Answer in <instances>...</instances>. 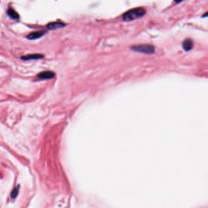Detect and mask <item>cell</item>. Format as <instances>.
<instances>
[{
    "instance_id": "4",
    "label": "cell",
    "mask_w": 208,
    "mask_h": 208,
    "mask_svg": "<svg viewBox=\"0 0 208 208\" xmlns=\"http://www.w3.org/2000/svg\"><path fill=\"white\" fill-rule=\"evenodd\" d=\"M44 57V56L42 54H30V55H27L23 56L21 57V59L24 60H34V59H42Z\"/></svg>"
},
{
    "instance_id": "1",
    "label": "cell",
    "mask_w": 208,
    "mask_h": 208,
    "mask_svg": "<svg viewBox=\"0 0 208 208\" xmlns=\"http://www.w3.org/2000/svg\"><path fill=\"white\" fill-rule=\"evenodd\" d=\"M145 13L146 10L143 7H137V8L129 10L123 13L122 18L123 20L125 21H133L143 17Z\"/></svg>"
},
{
    "instance_id": "5",
    "label": "cell",
    "mask_w": 208,
    "mask_h": 208,
    "mask_svg": "<svg viewBox=\"0 0 208 208\" xmlns=\"http://www.w3.org/2000/svg\"><path fill=\"white\" fill-rule=\"evenodd\" d=\"M45 33V31L43 30H40V31H34L31 33H30L28 35L27 37L29 39L31 40H34V39H37V38H40L42 37Z\"/></svg>"
},
{
    "instance_id": "7",
    "label": "cell",
    "mask_w": 208,
    "mask_h": 208,
    "mask_svg": "<svg viewBox=\"0 0 208 208\" xmlns=\"http://www.w3.org/2000/svg\"><path fill=\"white\" fill-rule=\"evenodd\" d=\"M193 41L190 39V38H187V39L185 40L182 43V48L186 51H189L191 50L192 48H193Z\"/></svg>"
},
{
    "instance_id": "8",
    "label": "cell",
    "mask_w": 208,
    "mask_h": 208,
    "mask_svg": "<svg viewBox=\"0 0 208 208\" xmlns=\"http://www.w3.org/2000/svg\"><path fill=\"white\" fill-rule=\"evenodd\" d=\"M7 14L9 15V16L10 17H11L12 19L17 20L20 17L18 13L16 11H15L13 8H12V7H9V8L7 9Z\"/></svg>"
},
{
    "instance_id": "3",
    "label": "cell",
    "mask_w": 208,
    "mask_h": 208,
    "mask_svg": "<svg viewBox=\"0 0 208 208\" xmlns=\"http://www.w3.org/2000/svg\"><path fill=\"white\" fill-rule=\"evenodd\" d=\"M55 76V73L52 71H44L37 75V77L40 80H50L53 78Z\"/></svg>"
},
{
    "instance_id": "6",
    "label": "cell",
    "mask_w": 208,
    "mask_h": 208,
    "mask_svg": "<svg viewBox=\"0 0 208 208\" xmlns=\"http://www.w3.org/2000/svg\"><path fill=\"white\" fill-rule=\"evenodd\" d=\"M65 26V24L61 21H54V22H51V23H48L47 26V28L48 29L53 30V29H56L62 28Z\"/></svg>"
},
{
    "instance_id": "2",
    "label": "cell",
    "mask_w": 208,
    "mask_h": 208,
    "mask_svg": "<svg viewBox=\"0 0 208 208\" xmlns=\"http://www.w3.org/2000/svg\"><path fill=\"white\" fill-rule=\"evenodd\" d=\"M131 48L134 51L147 54V55H151V54L155 53V47H154V46L150 44L133 45L131 47Z\"/></svg>"
}]
</instances>
